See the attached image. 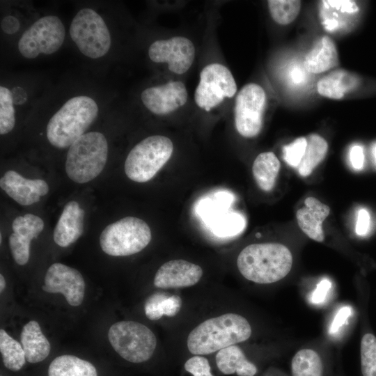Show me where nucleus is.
Returning a JSON list of instances; mask_svg holds the SVG:
<instances>
[{
	"label": "nucleus",
	"mask_w": 376,
	"mask_h": 376,
	"mask_svg": "<svg viewBox=\"0 0 376 376\" xmlns=\"http://www.w3.org/2000/svg\"><path fill=\"white\" fill-rule=\"evenodd\" d=\"M215 361L219 370L225 375L235 373L238 376H254L258 371L256 366L235 345L219 350Z\"/></svg>",
	"instance_id": "22"
},
{
	"label": "nucleus",
	"mask_w": 376,
	"mask_h": 376,
	"mask_svg": "<svg viewBox=\"0 0 376 376\" xmlns=\"http://www.w3.org/2000/svg\"><path fill=\"white\" fill-rule=\"evenodd\" d=\"M236 92L237 84L230 70L221 63H211L200 72L194 100L199 108L209 111L224 99L233 97Z\"/></svg>",
	"instance_id": "10"
},
{
	"label": "nucleus",
	"mask_w": 376,
	"mask_h": 376,
	"mask_svg": "<svg viewBox=\"0 0 376 376\" xmlns=\"http://www.w3.org/2000/svg\"><path fill=\"white\" fill-rule=\"evenodd\" d=\"M1 188L22 205L37 203L48 193L47 182L41 179H27L15 171H8L0 179Z\"/></svg>",
	"instance_id": "16"
},
{
	"label": "nucleus",
	"mask_w": 376,
	"mask_h": 376,
	"mask_svg": "<svg viewBox=\"0 0 376 376\" xmlns=\"http://www.w3.org/2000/svg\"><path fill=\"white\" fill-rule=\"evenodd\" d=\"M6 287V281L2 274H0V292L2 293Z\"/></svg>",
	"instance_id": "38"
},
{
	"label": "nucleus",
	"mask_w": 376,
	"mask_h": 376,
	"mask_svg": "<svg viewBox=\"0 0 376 376\" xmlns=\"http://www.w3.org/2000/svg\"><path fill=\"white\" fill-rule=\"evenodd\" d=\"M84 211L76 201H70L64 207L54 230L55 243L67 247L77 241L84 230Z\"/></svg>",
	"instance_id": "17"
},
{
	"label": "nucleus",
	"mask_w": 376,
	"mask_h": 376,
	"mask_svg": "<svg viewBox=\"0 0 376 376\" xmlns=\"http://www.w3.org/2000/svg\"><path fill=\"white\" fill-rule=\"evenodd\" d=\"M85 287L84 277L77 269L57 263L48 268L42 289L61 293L70 306H78L83 302Z\"/></svg>",
	"instance_id": "13"
},
{
	"label": "nucleus",
	"mask_w": 376,
	"mask_h": 376,
	"mask_svg": "<svg viewBox=\"0 0 376 376\" xmlns=\"http://www.w3.org/2000/svg\"><path fill=\"white\" fill-rule=\"evenodd\" d=\"M108 157V143L98 132H87L73 143L68 149L65 171L77 183H86L102 171Z\"/></svg>",
	"instance_id": "4"
},
{
	"label": "nucleus",
	"mask_w": 376,
	"mask_h": 376,
	"mask_svg": "<svg viewBox=\"0 0 376 376\" xmlns=\"http://www.w3.org/2000/svg\"><path fill=\"white\" fill-rule=\"evenodd\" d=\"M108 338L113 350L125 360L139 363L153 355L157 338L146 325L134 321H120L113 324Z\"/></svg>",
	"instance_id": "7"
},
{
	"label": "nucleus",
	"mask_w": 376,
	"mask_h": 376,
	"mask_svg": "<svg viewBox=\"0 0 376 376\" xmlns=\"http://www.w3.org/2000/svg\"><path fill=\"white\" fill-rule=\"evenodd\" d=\"M280 162L272 152L260 153L255 159L252 172L256 184L265 191L274 187L280 169Z\"/></svg>",
	"instance_id": "24"
},
{
	"label": "nucleus",
	"mask_w": 376,
	"mask_h": 376,
	"mask_svg": "<svg viewBox=\"0 0 376 376\" xmlns=\"http://www.w3.org/2000/svg\"><path fill=\"white\" fill-rule=\"evenodd\" d=\"M202 276L203 269L199 265L185 260H172L158 269L154 285L162 289L190 287L196 284Z\"/></svg>",
	"instance_id": "15"
},
{
	"label": "nucleus",
	"mask_w": 376,
	"mask_h": 376,
	"mask_svg": "<svg viewBox=\"0 0 376 376\" xmlns=\"http://www.w3.org/2000/svg\"><path fill=\"white\" fill-rule=\"evenodd\" d=\"M48 376H98L96 368L89 361L73 355L56 357L49 364Z\"/></svg>",
	"instance_id": "23"
},
{
	"label": "nucleus",
	"mask_w": 376,
	"mask_h": 376,
	"mask_svg": "<svg viewBox=\"0 0 376 376\" xmlns=\"http://www.w3.org/2000/svg\"><path fill=\"white\" fill-rule=\"evenodd\" d=\"M70 34L79 51L91 58L102 57L111 47V36L103 18L94 10L82 8L75 15Z\"/></svg>",
	"instance_id": "8"
},
{
	"label": "nucleus",
	"mask_w": 376,
	"mask_h": 376,
	"mask_svg": "<svg viewBox=\"0 0 376 376\" xmlns=\"http://www.w3.org/2000/svg\"><path fill=\"white\" fill-rule=\"evenodd\" d=\"M0 352L4 366L11 371H19L26 363L22 344L3 329H0Z\"/></svg>",
	"instance_id": "26"
},
{
	"label": "nucleus",
	"mask_w": 376,
	"mask_h": 376,
	"mask_svg": "<svg viewBox=\"0 0 376 376\" xmlns=\"http://www.w3.org/2000/svg\"><path fill=\"white\" fill-rule=\"evenodd\" d=\"M359 83L360 79L356 75L345 70H337L318 81L317 91L323 97L339 100L354 91Z\"/></svg>",
	"instance_id": "21"
},
{
	"label": "nucleus",
	"mask_w": 376,
	"mask_h": 376,
	"mask_svg": "<svg viewBox=\"0 0 376 376\" xmlns=\"http://www.w3.org/2000/svg\"><path fill=\"white\" fill-rule=\"evenodd\" d=\"M31 241L13 233L9 237V246L14 260L19 265L27 263L30 256Z\"/></svg>",
	"instance_id": "32"
},
{
	"label": "nucleus",
	"mask_w": 376,
	"mask_h": 376,
	"mask_svg": "<svg viewBox=\"0 0 376 376\" xmlns=\"http://www.w3.org/2000/svg\"><path fill=\"white\" fill-rule=\"evenodd\" d=\"M329 212V206L314 197H308L304 206L297 211L296 217L299 228L308 237L322 242L324 239L322 223Z\"/></svg>",
	"instance_id": "18"
},
{
	"label": "nucleus",
	"mask_w": 376,
	"mask_h": 376,
	"mask_svg": "<svg viewBox=\"0 0 376 376\" xmlns=\"http://www.w3.org/2000/svg\"><path fill=\"white\" fill-rule=\"evenodd\" d=\"M360 364L362 376H376V336L370 332L361 339Z\"/></svg>",
	"instance_id": "29"
},
{
	"label": "nucleus",
	"mask_w": 376,
	"mask_h": 376,
	"mask_svg": "<svg viewBox=\"0 0 376 376\" xmlns=\"http://www.w3.org/2000/svg\"><path fill=\"white\" fill-rule=\"evenodd\" d=\"M350 161L352 166L356 170H361L364 164L363 148L360 145H354L350 150Z\"/></svg>",
	"instance_id": "37"
},
{
	"label": "nucleus",
	"mask_w": 376,
	"mask_h": 376,
	"mask_svg": "<svg viewBox=\"0 0 376 376\" xmlns=\"http://www.w3.org/2000/svg\"><path fill=\"white\" fill-rule=\"evenodd\" d=\"M20 343L25 352L26 360L36 363L45 360L49 354L51 345L41 331L38 322H27L20 334Z\"/></svg>",
	"instance_id": "20"
},
{
	"label": "nucleus",
	"mask_w": 376,
	"mask_h": 376,
	"mask_svg": "<svg viewBox=\"0 0 376 376\" xmlns=\"http://www.w3.org/2000/svg\"><path fill=\"white\" fill-rule=\"evenodd\" d=\"M15 124L13 98L10 91L0 86V134H6L14 128Z\"/></svg>",
	"instance_id": "31"
},
{
	"label": "nucleus",
	"mask_w": 376,
	"mask_h": 376,
	"mask_svg": "<svg viewBox=\"0 0 376 376\" xmlns=\"http://www.w3.org/2000/svg\"><path fill=\"white\" fill-rule=\"evenodd\" d=\"M338 54L334 41L328 36L322 37L306 55L304 64L306 70L319 74L336 67Z\"/></svg>",
	"instance_id": "19"
},
{
	"label": "nucleus",
	"mask_w": 376,
	"mask_h": 376,
	"mask_svg": "<svg viewBox=\"0 0 376 376\" xmlns=\"http://www.w3.org/2000/svg\"><path fill=\"white\" fill-rule=\"evenodd\" d=\"M173 151L171 140L162 135L145 138L129 152L125 172L132 180L146 182L151 180L169 161Z\"/></svg>",
	"instance_id": "5"
},
{
	"label": "nucleus",
	"mask_w": 376,
	"mask_h": 376,
	"mask_svg": "<svg viewBox=\"0 0 376 376\" xmlns=\"http://www.w3.org/2000/svg\"><path fill=\"white\" fill-rule=\"evenodd\" d=\"M65 36L64 25L58 17L44 16L24 32L18 49L26 58H34L41 54H51L61 47Z\"/></svg>",
	"instance_id": "9"
},
{
	"label": "nucleus",
	"mask_w": 376,
	"mask_h": 376,
	"mask_svg": "<svg viewBox=\"0 0 376 376\" xmlns=\"http://www.w3.org/2000/svg\"><path fill=\"white\" fill-rule=\"evenodd\" d=\"M307 139L304 155L299 165V173L303 176L309 175L324 158L328 145L326 140L318 134H311Z\"/></svg>",
	"instance_id": "27"
},
{
	"label": "nucleus",
	"mask_w": 376,
	"mask_h": 376,
	"mask_svg": "<svg viewBox=\"0 0 376 376\" xmlns=\"http://www.w3.org/2000/svg\"><path fill=\"white\" fill-rule=\"evenodd\" d=\"M252 333L249 321L233 313L209 318L187 337V348L194 355H206L248 340Z\"/></svg>",
	"instance_id": "1"
},
{
	"label": "nucleus",
	"mask_w": 376,
	"mask_h": 376,
	"mask_svg": "<svg viewBox=\"0 0 376 376\" xmlns=\"http://www.w3.org/2000/svg\"><path fill=\"white\" fill-rule=\"evenodd\" d=\"M307 139L299 137L283 147V159L292 167L299 166L306 151Z\"/></svg>",
	"instance_id": "33"
},
{
	"label": "nucleus",
	"mask_w": 376,
	"mask_h": 376,
	"mask_svg": "<svg viewBox=\"0 0 376 376\" xmlns=\"http://www.w3.org/2000/svg\"><path fill=\"white\" fill-rule=\"evenodd\" d=\"M292 376H324V363L314 350L304 348L297 351L291 360Z\"/></svg>",
	"instance_id": "25"
},
{
	"label": "nucleus",
	"mask_w": 376,
	"mask_h": 376,
	"mask_svg": "<svg viewBox=\"0 0 376 376\" xmlns=\"http://www.w3.org/2000/svg\"><path fill=\"white\" fill-rule=\"evenodd\" d=\"M267 4L272 19L281 25L292 22L301 8V1L297 0H269Z\"/></svg>",
	"instance_id": "28"
},
{
	"label": "nucleus",
	"mask_w": 376,
	"mask_h": 376,
	"mask_svg": "<svg viewBox=\"0 0 376 376\" xmlns=\"http://www.w3.org/2000/svg\"><path fill=\"white\" fill-rule=\"evenodd\" d=\"M293 258L290 249L279 243L251 244L237 259V268L247 280L260 284L277 282L290 272Z\"/></svg>",
	"instance_id": "2"
},
{
	"label": "nucleus",
	"mask_w": 376,
	"mask_h": 376,
	"mask_svg": "<svg viewBox=\"0 0 376 376\" xmlns=\"http://www.w3.org/2000/svg\"><path fill=\"white\" fill-rule=\"evenodd\" d=\"M152 238L149 226L142 219L127 217L108 225L100 237L102 250L112 256H126L140 252Z\"/></svg>",
	"instance_id": "6"
},
{
	"label": "nucleus",
	"mask_w": 376,
	"mask_h": 376,
	"mask_svg": "<svg viewBox=\"0 0 376 376\" xmlns=\"http://www.w3.org/2000/svg\"><path fill=\"white\" fill-rule=\"evenodd\" d=\"M266 93L260 85L249 83L238 92L235 103V124L237 132L246 138L257 136L263 126Z\"/></svg>",
	"instance_id": "11"
},
{
	"label": "nucleus",
	"mask_w": 376,
	"mask_h": 376,
	"mask_svg": "<svg viewBox=\"0 0 376 376\" xmlns=\"http://www.w3.org/2000/svg\"><path fill=\"white\" fill-rule=\"evenodd\" d=\"M13 233L31 241L36 238L44 228L41 218L33 214L17 217L13 221Z\"/></svg>",
	"instance_id": "30"
},
{
	"label": "nucleus",
	"mask_w": 376,
	"mask_h": 376,
	"mask_svg": "<svg viewBox=\"0 0 376 376\" xmlns=\"http://www.w3.org/2000/svg\"><path fill=\"white\" fill-rule=\"evenodd\" d=\"M147 109L156 115H166L183 107L188 99L185 85L180 81L148 87L141 94Z\"/></svg>",
	"instance_id": "14"
},
{
	"label": "nucleus",
	"mask_w": 376,
	"mask_h": 376,
	"mask_svg": "<svg viewBox=\"0 0 376 376\" xmlns=\"http://www.w3.org/2000/svg\"><path fill=\"white\" fill-rule=\"evenodd\" d=\"M98 111L96 102L89 96L69 99L49 120L46 129L48 141L57 148L70 147L86 134Z\"/></svg>",
	"instance_id": "3"
},
{
	"label": "nucleus",
	"mask_w": 376,
	"mask_h": 376,
	"mask_svg": "<svg viewBox=\"0 0 376 376\" xmlns=\"http://www.w3.org/2000/svg\"><path fill=\"white\" fill-rule=\"evenodd\" d=\"M373 155L374 160H375V164H376V143H375L373 147Z\"/></svg>",
	"instance_id": "39"
},
{
	"label": "nucleus",
	"mask_w": 376,
	"mask_h": 376,
	"mask_svg": "<svg viewBox=\"0 0 376 376\" xmlns=\"http://www.w3.org/2000/svg\"><path fill=\"white\" fill-rule=\"evenodd\" d=\"M370 217L366 209L361 208L358 211L355 232L359 236H365L369 230Z\"/></svg>",
	"instance_id": "36"
},
{
	"label": "nucleus",
	"mask_w": 376,
	"mask_h": 376,
	"mask_svg": "<svg viewBox=\"0 0 376 376\" xmlns=\"http://www.w3.org/2000/svg\"><path fill=\"white\" fill-rule=\"evenodd\" d=\"M169 293L157 292L151 295L144 306L146 317L150 320H157L164 315V301Z\"/></svg>",
	"instance_id": "34"
},
{
	"label": "nucleus",
	"mask_w": 376,
	"mask_h": 376,
	"mask_svg": "<svg viewBox=\"0 0 376 376\" xmlns=\"http://www.w3.org/2000/svg\"><path fill=\"white\" fill-rule=\"evenodd\" d=\"M185 369L193 376H214L208 360L199 355L189 358L185 363Z\"/></svg>",
	"instance_id": "35"
},
{
	"label": "nucleus",
	"mask_w": 376,
	"mask_h": 376,
	"mask_svg": "<svg viewBox=\"0 0 376 376\" xmlns=\"http://www.w3.org/2000/svg\"><path fill=\"white\" fill-rule=\"evenodd\" d=\"M195 54L192 41L183 36L156 40L148 48L151 61L166 63L169 70L177 75H182L191 68Z\"/></svg>",
	"instance_id": "12"
}]
</instances>
